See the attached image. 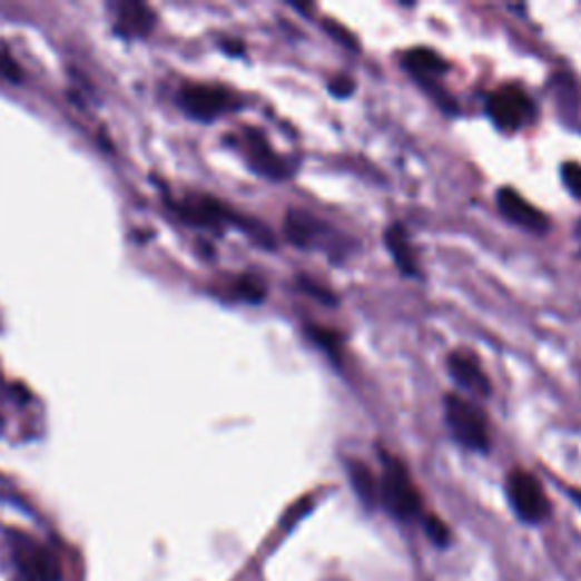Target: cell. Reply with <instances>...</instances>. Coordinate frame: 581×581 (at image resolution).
Wrapping results in <instances>:
<instances>
[{
    "label": "cell",
    "mask_w": 581,
    "mask_h": 581,
    "mask_svg": "<svg viewBox=\"0 0 581 581\" xmlns=\"http://www.w3.org/2000/svg\"><path fill=\"white\" fill-rule=\"evenodd\" d=\"M447 371H450L452 380H454L463 391H469V393H473V395H477V397L491 395V382H489L486 373L482 371L480 362H477L473 355L461 353V351H459V353H452V355L447 357Z\"/></svg>",
    "instance_id": "obj_10"
},
{
    "label": "cell",
    "mask_w": 581,
    "mask_h": 581,
    "mask_svg": "<svg viewBox=\"0 0 581 581\" xmlns=\"http://www.w3.org/2000/svg\"><path fill=\"white\" fill-rule=\"evenodd\" d=\"M498 207L511 223L520 225L522 229L536 232V235H545V232L550 229V218L509 187L498 191Z\"/></svg>",
    "instance_id": "obj_8"
},
{
    "label": "cell",
    "mask_w": 581,
    "mask_h": 581,
    "mask_svg": "<svg viewBox=\"0 0 581 581\" xmlns=\"http://www.w3.org/2000/svg\"><path fill=\"white\" fill-rule=\"evenodd\" d=\"M111 12L114 30L128 39L148 37L157 23L155 12L144 3H114Z\"/></svg>",
    "instance_id": "obj_11"
},
{
    "label": "cell",
    "mask_w": 581,
    "mask_h": 581,
    "mask_svg": "<svg viewBox=\"0 0 581 581\" xmlns=\"http://www.w3.org/2000/svg\"><path fill=\"white\" fill-rule=\"evenodd\" d=\"M284 235L298 248H323L325 242L332 239L327 225L303 209H290L286 214Z\"/></svg>",
    "instance_id": "obj_9"
},
{
    "label": "cell",
    "mask_w": 581,
    "mask_h": 581,
    "mask_svg": "<svg viewBox=\"0 0 581 581\" xmlns=\"http://www.w3.org/2000/svg\"><path fill=\"white\" fill-rule=\"evenodd\" d=\"M180 107L196 121L209 124L227 111H237L242 100L225 87L216 85H185L180 89Z\"/></svg>",
    "instance_id": "obj_4"
},
{
    "label": "cell",
    "mask_w": 581,
    "mask_h": 581,
    "mask_svg": "<svg viewBox=\"0 0 581 581\" xmlns=\"http://www.w3.org/2000/svg\"><path fill=\"white\" fill-rule=\"evenodd\" d=\"M305 332H307V336L316 343V347H321L323 353H327L334 362H338L341 360V351H343V341H341V336L334 332V329H327V327H323V325H307L305 327Z\"/></svg>",
    "instance_id": "obj_16"
},
{
    "label": "cell",
    "mask_w": 581,
    "mask_h": 581,
    "mask_svg": "<svg viewBox=\"0 0 581 581\" xmlns=\"http://www.w3.org/2000/svg\"><path fill=\"white\" fill-rule=\"evenodd\" d=\"M235 144L244 152L248 166L262 178L286 180L290 173H294V164H290L286 157L277 155L270 148L268 139L259 130H255V128H244L239 132V137L235 139Z\"/></svg>",
    "instance_id": "obj_6"
},
{
    "label": "cell",
    "mask_w": 581,
    "mask_h": 581,
    "mask_svg": "<svg viewBox=\"0 0 581 581\" xmlns=\"http://www.w3.org/2000/svg\"><path fill=\"white\" fill-rule=\"evenodd\" d=\"M8 543L21 581H62V563L48 545L23 532H10Z\"/></svg>",
    "instance_id": "obj_1"
},
{
    "label": "cell",
    "mask_w": 581,
    "mask_h": 581,
    "mask_svg": "<svg viewBox=\"0 0 581 581\" xmlns=\"http://www.w3.org/2000/svg\"><path fill=\"white\" fill-rule=\"evenodd\" d=\"M384 242H386L388 253L393 255L395 266L402 270V275H406V277H418L421 275L416 250H414L410 237H406V232L400 223H395L386 229Z\"/></svg>",
    "instance_id": "obj_13"
},
{
    "label": "cell",
    "mask_w": 581,
    "mask_h": 581,
    "mask_svg": "<svg viewBox=\"0 0 581 581\" xmlns=\"http://www.w3.org/2000/svg\"><path fill=\"white\" fill-rule=\"evenodd\" d=\"M402 65H404L406 71H410L416 80H421L425 87H434V80L441 78L445 73V69H447L443 57L439 52L430 50V48H414L410 52H404Z\"/></svg>",
    "instance_id": "obj_12"
},
{
    "label": "cell",
    "mask_w": 581,
    "mask_h": 581,
    "mask_svg": "<svg viewBox=\"0 0 581 581\" xmlns=\"http://www.w3.org/2000/svg\"><path fill=\"white\" fill-rule=\"evenodd\" d=\"M380 500L400 520L416 518L423 511L421 493H418L410 471L402 466V461H397L395 456H388V454H384V475L380 480Z\"/></svg>",
    "instance_id": "obj_2"
},
{
    "label": "cell",
    "mask_w": 581,
    "mask_h": 581,
    "mask_svg": "<svg viewBox=\"0 0 581 581\" xmlns=\"http://www.w3.org/2000/svg\"><path fill=\"white\" fill-rule=\"evenodd\" d=\"M329 91L336 96V98H347L353 91H355V82L351 78H336L332 85H329Z\"/></svg>",
    "instance_id": "obj_20"
},
{
    "label": "cell",
    "mask_w": 581,
    "mask_h": 581,
    "mask_svg": "<svg viewBox=\"0 0 581 581\" xmlns=\"http://www.w3.org/2000/svg\"><path fill=\"white\" fill-rule=\"evenodd\" d=\"M574 235H577V239L581 242V220L577 223V229H574Z\"/></svg>",
    "instance_id": "obj_22"
},
{
    "label": "cell",
    "mask_w": 581,
    "mask_h": 581,
    "mask_svg": "<svg viewBox=\"0 0 581 581\" xmlns=\"http://www.w3.org/2000/svg\"><path fill=\"white\" fill-rule=\"evenodd\" d=\"M425 528L430 532V536L436 541V543H447V528L443 525V522L434 515L425 518Z\"/></svg>",
    "instance_id": "obj_19"
},
{
    "label": "cell",
    "mask_w": 581,
    "mask_h": 581,
    "mask_svg": "<svg viewBox=\"0 0 581 581\" xmlns=\"http://www.w3.org/2000/svg\"><path fill=\"white\" fill-rule=\"evenodd\" d=\"M327 30L334 35V39H338V41H341V43H345L347 48H355V46H357V41H355L351 35H347V32H343L338 26L334 28V26H329V23H327Z\"/></svg>",
    "instance_id": "obj_21"
},
{
    "label": "cell",
    "mask_w": 581,
    "mask_h": 581,
    "mask_svg": "<svg viewBox=\"0 0 581 581\" xmlns=\"http://www.w3.org/2000/svg\"><path fill=\"white\" fill-rule=\"evenodd\" d=\"M486 114L500 130L513 132V130H522L534 121L536 107L525 91L509 85V87H500L489 96Z\"/></svg>",
    "instance_id": "obj_5"
},
{
    "label": "cell",
    "mask_w": 581,
    "mask_h": 581,
    "mask_svg": "<svg viewBox=\"0 0 581 581\" xmlns=\"http://www.w3.org/2000/svg\"><path fill=\"white\" fill-rule=\"evenodd\" d=\"M561 178H563V185L565 189L581 200V164H574V161H565L561 166Z\"/></svg>",
    "instance_id": "obj_17"
},
{
    "label": "cell",
    "mask_w": 581,
    "mask_h": 581,
    "mask_svg": "<svg viewBox=\"0 0 581 581\" xmlns=\"http://www.w3.org/2000/svg\"><path fill=\"white\" fill-rule=\"evenodd\" d=\"M220 294L232 303H248L259 305L266 298V284L255 275L232 277L220 286Z\"/></svg>",
    "instance_id": "obj_14"
},
{
    "label": "cell",
    "mask_w": 581,
    "mask_h": 581,
    "mask_svg": "<svg viewBox=\"0 0 581 581\" xmlns=\"http://www.w3.org/2000/svg\"><path fill=\"white\" fill-rule=\"evenodd\" d=\"M347 469H351V480H353V486L360 493V498L366 504H375L380 500V482L373 477V473L364 466L362 461H353Z\"/></svg>",
    "instance_id": "obj_15"
},
{
    "label": "cell",
    "mask_w": 581,
    "mask_h": 581,
    "mask_svg": "<svg viewBox=\"0 0 581 581\" xmlns=\"http://www.w3.org/2000/svg\"><path fill=\"white\" fill-rule=\"evenodd\" d=\"M298 286H301V290H305V294H309V296L316 298L318 303H323V305H336V298H334L332 290L325 288V286H321V284H316L314 279L301 275V277H298Z\"/></svg>",
    "instance_id": "obj_18"
},
{
    "label": "cell",
    "mask_w": 581,
    "mask_h": 581,
    "mask_svg": "<svg viewBox=\"0 0 581 581\" xmlns=\"http://www.w3.org/2000/svg\"><path fill=\"white\" fill-rule=\"evenodd\" d=\"M506 498L513 511L525 522H541L550 515V502L541 482L528 471H511L506 475Z\"/></svg>",
    "instance_id": "obj_7"
},
{
    "label": "cell",
    "mask_w": 581,
    "mask_h": 581,
    "mask_svg": "<svg viewBox=\"0 0 581 581\" xmlns=\"http://www.w3.org/2000/svg\"><path fill=\"white\" fill-rule=\"evenodd\" d=\"M445 421L452 436L469 450L486 452L491 447V434L484 412L466 397L447 395L445 397Z\"/></svg>",
    "instance_id": "obj_3"
},
{
    "label": "cell",
    "mask_w": 581,
    "mask_h": 581,
    "mask_svg": "<svg viewBox=\"0 0 581 581\" xmlns=\"http://www.w3.org/2000/svg\"><path fill=\"white\" fill-rule=\"evenodd\" d=\"M0 430H3V421H0Z\"/></svg>",
    "instance_id": "obj_23"
}]
</instances>
